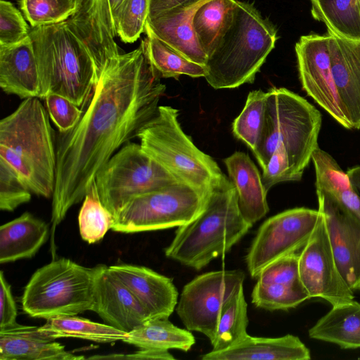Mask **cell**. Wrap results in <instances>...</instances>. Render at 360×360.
<instances>
[{
	"label": "cell",
	"mask_w": 360,
	"mask_h": 360,
	"mask_svg": "<svg viewBox=\"0 0 360 360\" xmlns=\"http://www.w3.org/2000/svg\"><path fill=\"white\" fill-rule=\"evenodd\" d=\"M277 39L276 26L252 4L236 0L207 54V83L215 89L252 83Z\"/></svg>",
	"instance_id": "obj_2"
},
{
	"label": "cell",
	"mask_w": 360,
	"mask_h": 360,
	"mask_svg": "<svg viewBox=\"0 0 360 360\" xmlns=\"http://www.w3.org/2000/svg\"><path fill=\"white\" fill-rule=\"evenodd\" d=\"M24 15L8 1H0V46L18 44L30 36Z\"/></svg>",
	"instance_id": "obj_40"
},
{
	"label": "cell",
	"mask_w": 360,
	"mask_h": 360,
	"mask_svg": "<svg viewBox=\"0 0 360 360\" xmlns=\"http://www.w3.org/2000/svg\"><path fill=\"white\" fill-rule=\"evenodd\" d=\"M20 8L32 27L59 23L75 13L73 0H19Z\"/></svg>",
	"instance_id": "obj_37"
},
{
	"label": "cell",
	"mask_w": 360,
	"mask_h": 360,
	"mask_svg": "<svg viewBox=\"0 0 360 360\" xmlns=\"http://www.w3.org/2000/svg\"><path fill=\"white\" fill-rule=\"evenodd\" d=\"M0 87L20 98H42L38 64L31 37L8 46H0Z\"/></svg>",
	"instance_id": "obj_20"
},
{
	"label": "cell",
	"mask_w": 360,
	"mask_h": 360,
	"mask_svg": "<svg viewBox=\"0 0 360 360\" xmlns=\"http://www.w3.org/2000/svg\"><path fill=\"white\" fill-rule=\"evenodd\" d=\"M78 222L82 238L89 244L101 240L112 229L113 215L101 202L95 180L84 199Z\"/></svg>",
	"instance_id": "obj_34"
},
{
	"label": "cell",
	"mask_w": 360,
	"mask_h": 360,
	"mask_svg": "<svg viewBox=\"0 0 360 360\" xmlns=\"http://www.w3.org/2000/svg\"><path fill=\"white\" fill-rule=\"evenodd\" d=\"M320 212L316 229L299 253L300 278L310 299L321 298L334 305L354 300V295L340 272Z\"/></svg>",
	"instance_id": "obj_13"
},
{
	"label": "cell",
	"mask_w": 360,
	"mask_h": 360,
	"mask_svg": "<svg viewBox=\"0 0 360 360\" xmlns=\"http://www.w3.org/2000/svg\"><path fill=\"white\" fill-rule=\"evenodd\" d=\"M248 304L243 286L227 302L221 311L215 336L211 342L212 351L228 349L243 340L248 334Z\"/></svg>",
	"instance_id": "obj_32"
},
{
	"label": "cell",
	"mask_w": 360,
	"mask_h": 360,
	"mask_svg": "<svg viewBox=\"0 0 360 360\" xmlns=\"http://www.w3.org/2000/svg\"><path fill=\"white\" fill-rule=\"evenodd\" d=\"M39 327L19 325L0 330V360H81Z\"/></svg>",
	"instance_id": "obj_22"
},
{
	"label": "cell",
	"mask_w": 360,
	"mask_h": 360,
	"mask_svg": "<svg viewBox=\"0 0 360 360\" xmlns=\"http://www.w3.org/2000/svg\"><path fill=\"white\" fill-rule=\"evenodd\" d=\"M32 191L18 174L0 159V209L11 212L31 200Z\"/></svg>",
	"instance_id": "obj_39"
},
{
	"label": "cell",
	"mask_w": 360,
	"mask_h": 360,
	"mask_svg": "<svg viewBox=\"0 0 360 360\" xmlns=\"http://www.w3.org/2000/svg\"><path fill=\"white\" fill-rule=\"evenodd\" d=\"M198 6L148 18L145 29L187 59L205 66L207 56L192 26V16Z\"/></svg>",
	"instance_id": "obj_24"
},
{
	"label": "cell",
	"mask_w": 360,
	"mask_h": 360,
	"mask_svg": "<svg viewBox=\"0 0 360 360\" xmlns=\"http://www.w3.org/2000/svg\"><path fill=\"white\" fill-rule=\"evenodd\" d=\"M131 291L150 319H168L176 309L178 291L172 279L142 266L121 264L108 266Z\"/></svg>",
	"instance_id": "obj_18"
},
{
	"label": "cell",
	"mask_w": 360,
	"mask_h": 360,
	"mask_svg": "<svg viewBox=\"0 0 360 360\" xmlns=\"http://www.w3.org/2000/svg\"><path fill=\"white\" fill-rule=\"evenodd\" d=\"M356 3H357V5H358L359 11H360V0H356Z\"/></svg>",
	"instance_id": "obj_48"
},
{
	"label": "cell",
	"mask_w": 360,
	"mask_h": 360,
	"mask_svg": "<svg viewBox=\"0 0 360 360\" xmlns=\"http://www.w3.org/2000/svg\"><path fill=\"white\" fill-rule=\"evenodd\" d=\"M309 336L343 349L360 348V303L351 300L332 305L309 330Z\"/></svg>",
	"instance_id": "obj_26"
},
{
	"label": "cell",
	"mask_w": 360,
	"mask_h": 360,
	"mask_svg": "<svg viewBox=\"0 0 360 360\" xmlns=\"http://www.w3.org/2000/svg\"><path fill=\"white\" fill-rule=\"evenodd\" d=\"M150 0H123L115 18L116 34L124 43H134L145 32Z\"/></svg>",
	"instance_id": "obj_38"
},
{
	"label": "cell",
	"mask_w": 360,
	"mask_h": 360,
	"mask_svg": "<svg viewBox=\"0 0 360 360\" xmlns=\"http://www.w3.org/2000/svg\"><path fill=\"white\" fill-rule=\"evenodd\" d=\"M94 270V303L91 311L106 324L126 333L150 319L131 291L108 266L99 264Z\"/></svg>",
	"instance_id": "obj_17"
},
{
	"label": "cell",
	"mask_w": 360,
	"mask_h": 360,
	"mask_svg": "<svg viewBox=\"0 0 360 360\" xmlns=\"http://www.w3.org/2000/svg\"><path fill=\"white\" fill-rule=\"evenodd\" d=\"M17 307L13 299L11 285L0 273V330L11 329L20 324L16 321Z\"/></svg>",
	"instance_id": "obj_44"
},
{
	"label": "cell",
	"mask_w": 360,
	"mask_h": 360,
	"mask_svg": "<svg viewBox=\"0 0 360 360\" xmlns=\"http://www.w3.org/2000/svg\"><path fill=\"white\" fill-rule=\"evenodd\" d=\"M207 1L208 0H150L148 18H152L169 11L193 8Z\"/></svg>",
	"instance_id": "obj_45"
},
{
	"label": "cell",
	"mask_w": 360,
	"mask_h": 360,
	"mask_svg": "<svg viewBox=\"0 0 360 360\" xmlns=\"http://www.w3.org/2000/svg\"><path fill=\"white\" fill-rule=\"evenodd\" d=\"M267 92L254 90L249 93L245 106L232 124L236 137L246 143L252 151L256 148L263 129Z\"/></svg>",
	"instance_id": "obj_35"
},
{
	"label": "cell",
	"mask_w": 360,
	"mask_h": 360,
	"mask_svg": "<svg viewBox=\"0 0 360 360\" xmlns=\"http://www.w3.org/2000/svg\"><path fill=\"white\" fill-rule=\"evenodd\" d=\"M240 211L252 226L269 212L265 189L257 167L247 153L236 151L224 160Z\"/></svg>",
	"instance_id": "obj_23"
},
{
	"label": "cell",
	"mask_w": 360,
	"mask_h": 360,
	"mask_svg": "<svg viewBox=\"0 0 360 360\" xmlns=\"http://www.w3.org/2000/svg\"><path fill=\"white\" fill-rule=\"evenodd\" d=\"M202 360H309V349L293 335L278 338L252 337L248 335L236 345L221 351H211Z\"/></svg>",
	"instance_id": "obj_21"
},
{
	"label": "cell",
	"mask_w": 360,
	"mask_h": 360,
	"mask_svg": "<svg viewBox=\"0 0 360 360\" xmlns=\"http://www.w3.org/2000/svg\"><path fill=\"white\" fill-rule=\"evenodd\" d=\"M244 272L239 269L219 270L202 274L184 285L176 311L190 331L214 340L221 310L243 286Z\"/></svg>",
	"instance_id": "obj_11"
},
{
	"label": "cell",
	"mask_w": 360,
	"mask_h": 360,
	"mask_svg": "<svg viewBox=\"0 0 360 360\" xmlns=\"http://www.w3.org/2000/svg\"><path fill=\"white\" fill-rule=\"evenodd\" d=\"M316 194L340 272L354 292L360 291V219L332 197Z\"/></svg>",
	"instance_id": "obj_15"
},
{
	"label": "cell",
	"mask_w": 360,
	"mask_h": 360,
	"mask_svg": "<svg viewBox=\"0 0 360 360\" xmlns=\"http://www.w3.org/2000/svg\"><path fill=\"white\" fill-rule=\"evenodd\" d=\"M236 0H208L200 4L192 16V26L198 41L209 53Z\"/></svg>",
	"instance_id": "obj_33"
},
{
	"label": "cell",
	"mask_w": 360,
	"mask_h": 360,
	"mask_svg": "<svg viewBox=\"0 0 360 360\" xmlns=\"http://www.w3.org/2000/svg\"><path fill=\"white\" fill-rule=\"evenodd\" d=\"M123 0H77L69 23L87 46L98 79L108 60L120 53L115 41V18Z\"/></svg>",
	"instance_id": "obj_16"
},
{
	"label": "cell",
	"mask_w": 360,
	"mask_h": 360,
	"mask_svg": "<svg viewBox=\"0 0 360 360\" xmlns=\"http://www.w3.org/2000/svg\"><path fill=\"white\" fill-rule=\"evenodd\" d=\"M179 181L140 143L131 142L120 148L95 177L100 200L113 217L133 198Z\"/></svg>",
	"instance_id": "obj_10"
},
{
	"label": "cell",
	"mask_w": 360,
	"mask_h": 360,
	"mask_svg": "<svg viewBox=\"0 0 360 360\" xmlns=\"http://www.w3.org/2000/svg\"><path fill=\"white\" fill-rule=\"evenodd\" d=\"M165 89L141 44L108 60L77 124L56 138L52 232L110 158L154 116Z\"/></svg>",
	"instance_id": "obj_1"
},
{
	"label": "cell",
	"mask_w": 360,
	"mask_h": 360,
	"mask_svg": "<svg viewBox=\"0 0 360 360\" xmlns=\"http://www.w3.org/2000/svg\"><path fill=\"white\" fill-rule=\"evenodd\" d=\"M321 123V112L305 98L285 88H271L263 129L253 151L262 169L282 143L291 169L300 180L319 147Z\"/></svg>",
	"instance_id": "obj_6"
},
{
	"label": "cell",
	"mask_w": 360,
	"mask_h": 360,
	"mask_svg": "<svg viewBox=\"0 0 360 360\" xmlns=\"http://www.w3.org/2000/svg\"><path fill=\"white\" fill-rule=\"evenodd\" d=\"M262 181L267 192L277 184L300 181L291 169L287 151L282 143L278 146L263 169Z\"/></svg>",
	"instance_id": "obj_43"
},
{
	"label": "cell",
	"mask_w": 360,
	"mask_h": 360,
	"mask_svg": "<svg viewBox=\"0 0 360 360\" xmlns=\"http://www.w3.org/2000/svg\"><path fill=\"white\" fill-rule=\"evenodd\" d=\"M311 3L314 2L315 0H310Z\"/></svg>",
	"instance_id": "obj_49"
},
{
	"label": "cell",
	"mask_w": 360,
	"mask_h": 360,
	"mask_svg": "<svg viewBox=\"0 0 360 360\" xmlns=\"http://www.w3.org/2000/svg\"><path fill=\"white\" fill-rule=\"evenodd\" d=\"M252 302L266 310H287L310 299L303 285L257 282L251 295Z\"/></svg>",
	"instance_id": "obj_36"
},
{
	"label": "cell",
	"mask_w": 360,
	"mask_h": 360,
	"mask_svg": "<svg viewBox=\"0 0 360 360\" xmlns=\"http://www.w3.org/2000/svg\"><path fill=\"white\" fill-rule=\"evenodd\" d=\"M175 358L168 350L156 349H140L134 353L122 354V359H162L172 360Z\"/></svg>",
	"instance_id": "obj_46"
},
{
	"label": "cell",
	"mask_w": 360,
	"mask_h": 360,
	"mask_svg": "<svg viewBox=\"0 0 360 360\" xmlns=\"http://www.w3.org/2000/svg\"><path fill=\"white\" fill-rule=\"evenodd\" d=\"M39 328L51 338H74L100 343L123 341L127 333L106 323H99L76 316H58L46 320Z\"/></svg>",
	"instance_id": "obj_29"
},
{
	"label": "cell",
	"mask_w": 360,
	"mask_h": 360,
	"mask_svg": "<svg viewBox=\"0 0 360 360\" xmlns=\"http://www.w3.org/2000/svg\"><path fill=\"white\" fill-rule=\"evenodd\" d=\"M314 170L316 193L332 197L360 219V195L335 160L324 158L315 165Z\"/></svg>",
	"instance_id": "obj_31"
},
{
	"label": "cell",
	"mask_w": 360,
	"mask_h": 360,
	"mask_svg": "<svg viewBox=\"0 0 360 360\" xmlns=\"http://www.w3.org/2000/svg\"><path fill=\"white\" fill-rule=\"evenodd\" d=\"M311 15L338 36L360 40V11L356 0H315L311 3Z\"/></svg>",
	"instance_id": "obj_30"
},
{
	"label": "cell",
	"mask_w": 360,
	"mask_h": 360,
	"mask_svg": "<svg viewBox=\"0 0 360 360\" xmlns=\"http://www.w3.org/2000/svg\"><path fill=\"white\" fill-rule=\"evenodd\" d=\"M146 37L141 41L143 51L151 65L160 78L176 79L185 75L191 77H205V66L194 63L145 29Z\"/></svg>",
	"instance_id": "obj_28"
},
{
	"label": "cell",
	"mask_w": 360,
	"mask_h": 360,
	"mask_svg": "<svg viewBox=\"0 0 360 360\" xmlns=\"http://www.w3.org/2000/svg\"><path fill=\"white\" fill-rule=\"evenodd\" d=\"M332 72L352 129H360V40L342 38L328 30Z\"/></svg>",
	"instance_id": "obj_19"
},
{
	"label": "cell",
	"mask_w": 360,
	"mask_h": 360,
	"mask_svg": "<svg viewBox=\"0 0 360 360\" xmlns=\"http://www.w3.org/2000/svg\"><path fill=\"white\" fill-rule=\"evenodd\" d=\"M320 216L319 209L295 207L264 221L245 257L250 276L257 278L273 262L301 250L316 229Z\"/></svg>",
	"instance_id": "obj_12"
},
{
	"label": "cell",
	"mask_w": 360,
	"mask_h": 360,
	"mask_svg": "<svg viewBox=\"0 0 360 360\" xmlns=\"http://www.w3.org/2000/svg\"><path fill=\"white\" fill-rule=\"evenodd\" d=\"M48 224L30 212L0 227V263L32 257L46 243Z\"/></svg>",
	"instance_id": "obj_25"
},
{
	"label": "cell",
	"mask_w": 360,
	"mask_h": 360,
	"mask_svg": "<svg viewBox=\"0 0 360 360\" xmlns=\"http://www.w3.org/2000/svg\"><path fill=\"white\" fill-rule=\"evenodd\" d=\"M94 268L60 258L38 269L26 285L22 308L30 316L49 319L91 311Z\"/></svg>",
	"instance_id": "obj_8"
},
{
	"label": "cell",
	"mask_w": 360,
	"mask_h": 360,
	"mask_svg": "<svg viewBox=\"0 0 360 360\" xmlns=\"http://www.w3.org/2000/svg\"><path fill=\"white\" fill-rule=\"evenodd\" d=\"M136 137L143 150L179 181L211 191L228 179L217 163L184 132L178 110L171 106H158Z\"/></svg>",
	"instance_id": "obj_7"
},
{
	"label": "cell",
	"mask_w": 360,
	"mask_h": 360,
	"mask_svg": "<svg viewBox=\"0 0 360 360\" xmlns=\"http://www.w3.org/2000/svg\"><path fill=\"white\" fill-rule=\"evenodd\" d=\"M298 258L299 254L295 252L273 262L259 274L257 282L302 285L300 278Z\"/></svg>",
	"instance_id": "obj_41"
},
{
	"label": "cell",
	"mask_w": 360,
	"mask_h": 360,
	"mask_svg": "<svg viewBox=\"0 0 360 360\" xmlns=\"http://www.w3.org/2000/svg\"><path fill=\"white\" fill-rule=\"evenodd\" d=\"M44 99L49 117L60 132L69 131L77 124L83 110L70 100L54 93L49 94Z\"/></svg>",
	"instance_id": "obj_42"
},
{
	"label": "cell",
	"mask_w": 360,
	"mask_h": 360,
	"mask_svg": "<svg viewBox=\"0 0 360 360\" xmlns=\"http://www.w3.org/2000/svg\"><path fill=\"white\" fill-rule=\"evenodd\" d=\"M39 72L42 98L54 93L82 106L98 80L92 56L67 20L30 31Z\"/></svg>",
	"instance_id": "obj_5"
},
{
	"label": "cell",
	"mask_w": 360,
	"mask_h": 360,
	"mask_svg": "<svg viewBox=\"0 0 360 360\" xmlns=\"http://www.w3.org/2000/svg\"><path fill=\"white\" fill-rule=\"evenodd\" d=\"M250 227L240 211L236 189L227 179L211 190L197 217L178 227L165 253L183 265L200 270L228 252Z\"/></svg>",
	"instance_id": "obj_4"
},
{
	"label": "cell",
	"mask_w": 360,
	"mask_h": 360,
	"mask_svg": "<svg viewBox=\"0 0 360 360\" xmlns=\"http://www.w3.org/2000/svg\"><path fill=\"white\" fill-rule=\"evenodd\" d=\"M73 1H77V0H73Z\"/></svg>",
	"instance_id": "obj_50"
},
{
	"label": "cell",
	"mask_w": 360,
	"mask_h": 360,
	"mask_svg": "<svg viewBox=\"0 0 360 360\" xmlns=\"http://www.w3.org/2000/svg\"><path fill=\"white\" fill-rule=\"evenodd\" d=\"M210 191L179 181L136 196L113 217L111 229L131 233L184 226L203 210Z\"/></svg>",
	"instance_id": "obj_9"
},
{
	"label": "cell",
	"mask_w": 360,
	"mask_h": 360,
	"mask_svg": "<svg viewBox=\"0 0 360 360\" xmlns=\"http://www.w3.org/2000/svg\"><path fill=\"white\" fill-rule=\"evenodd\" d=\"M0 159L32 193L52 197L56 181V138L39 98H25L0 121Z\"/></svg>",
	"instance_id": "obj_3"
},
{
	"label": "cell",
	"mask_w": 360,
	"mask_h": 360,
	"mask_svg": "<svg viewBox=\"0 0 360 360\" xmlns=\"http://www.w3.org/2000/svg\"><path fill=\"white\" fill-rule=\"evenodd\" d=\"M123 342L140 349L188 352L195 340L190 330L176 326L168 319H151L127 333Z\"/></svg>",
	"instance_id": "obj_27"
},
{
	"label": "cell",
	"mask_w": 360,
	"mask_h": 360,
	"mask_svg": "<svg viewBox=\"0 0 360 360\" xmlns=\"http://www.w3.org/2000/svg\"><path fill=\"white\" fill-rule=\"evenodd\" d=\"M295 50L302 89L337 122L352 129L333 77L328 34L301 36Z\"/></svg>",
	"instance_id": "obj_14"
},
{
	"label": "cell",
	"mask_w": 360,
	"mask_h": 360,
	"mask_svg": "<svg viewBox=\"0 0 360 360\" xmlns=\"http://www.w3.org/2000/svg\"><path fill=\"white\" fill-rule=\"evenodd\" d=\"M346 172L353 188L360 195V165L351 167Z\"/></svg>",
	"instance_id": "obj_47"
}]
</instances>
